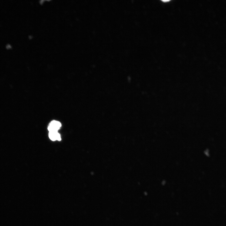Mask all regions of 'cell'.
Wrapping results in <instances>:
<instances>
[{
    "label": "cell",
    "mask_w": 226,
    "mask_h": 226,
    "mask_svg": "<svg viewBox=\"0 0 226 226\" xmlns=\"http://www.w3.org/2000/svg\"><path fill=\"white\" fill-rule=\"evenodd\" d=\"M61 126V123L59 121H53L50 123L48 129L49 132L57 131Z\"/></svg>",
    "instance_id": "obj_1"
},
{
    "label": "cell",
    "mask_w": 226,
    "mask_h": 226,
    "mask_svg": "<svg viewBox=\"0 0 226 226\" xmlns=\"http://www.w3.org/2000/svg\"><path fill=\"white\" fill-rule=\"evenodd\" d=\"M49 137L50 139L53 141L61 140L60 135L57 131L49 132Z\"/></svg>",
    "instance_id": "obj_2"
}]
</instances>
